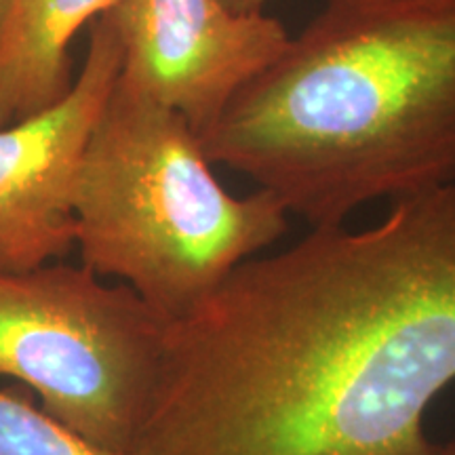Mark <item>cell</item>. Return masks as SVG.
Returning a JSON list of instances; mask_svg holds the SVG:
<instances>
[{"label":"cell","instance_id":"2","mask_svg":"<svg viewBox=\"0 0 455 455\" xmlns=\"http://www.w3.org/2000/svg\"><path fill=\"white\" fill-rule=\"evenodd\" d=\"M198 140L312 228L455 184V0H327Z\"/></svg>","mask_w":455,"mask_h":455},{"label":"cell","instance_id":"10","mask_svg":"<svg viewBox=\"0 0 455 455\" xmlns=\"http://www.w3.org/2000/svg\"><path fill=\"white\" fill-rule=\"evenodd\" d=\"M7 3H9V0H0V32H3V24H4V13H7Z\"/></svg>","mask_w":455,"mask_h":455},{"label":"cell","instance_id":"11","mask_svg":"<svg viewBox=\"0 0 455 455\" xmlns=\"http://www.w3.org/2000/svg\"><path fill=\"white\" fill-rule=\"evenodd\" d=\"M443 455H455V443H447L445 449H443Z\"/></svg>","mask_w":455,"mask_h":455},{"label":"cell","instance_id":"8","mask_svg":"<svg viewBox=\"0 0 455 455\" xmlns=\"http://www.w3.org/2000/svg\"><path fill=\"white\" fill-rule=\"evenodd\" d=\"M0 455H129L68 428L20 392L0 390Z\"/></svg>","mask_w":455,"mask_h":455},{"label":"cell","instance_id":"3","mask_svg":"<svg viewBox=\"0 0 455 455\" xmlns=\"http://www.w3.org/2000/svg\"><path fill=\"white\" fill-rule=\"evenodd\" d=\"M212 167L180 112L116 78L74 188L84 268L123 281L167 323L190 316L287 232L275 196L230 195Z\"/></svg>","mask_w":455,"mask_h":455},{"label":"cell","instance_id":"1","mask_svg":"<svg viewBox=\"0 0 455 455\" xmlns=\"http://www.w3.org/2000/svg\"><path fill=\"white\" fill-rule=\"evenodd\" d=\"M455 382V184L365 230L312 228L169 323L131 455H443Z\"/></svg>","mask_w":455,"mask_h":455},{"label":"cell","instance_id":"9","mask_svg":"<svg viewBox=\"0 0 455 455\" xmlns=\"http://www.w3.org/2000/svg\"><path fill=\"white\" fill-rule=\"evenodd\" d=\"M228 9L235 11L241 15H251V13H264V9L268 4L276 3V0H221Z\"/></svg>","mask_w":455,"mask_h":455},{"label":"cell","instance_id":"4","mask_svg":"<svg viewBox=\"0 0 455 455\" xmlns=\"http://www.w3.org/2000/svg\"><path fill=\"white\" fill-rule=\"evenodd\" d=\"M167 327L133 289L84 266L0 272V378L32 388L44 413L110 451H133Z\"/></svg>","mask_w":455,"mask_h":455},{"label":"cell","instance_id":"5","mask_svg":"<svg viewBox=\"0 0 455 455\" xmlns=\"http://www.w3.org/2000/svg\"><path fill=\"white\" fill-rule=\"evenodd\" d=\"M123 66L110 13L91 24L89 51L57 104L0 127V272H28L74 247L78 169Z\"/></svg>","mask_w":455,"mask_h":455},{"label":"cell","instance_id":"6","mask_svg":"<svg viewBox=\"0 0 455 455\" xmlns=\"http://www.w3.org/2000/svg\"><path fill=\"white\" fill-rule=\"evenodd\" d=\"M110 17L123 47L118 78L180 112L196 135L289 41L275 17L235 13L221 0H121Z\"/></svg>","mask_w":455,"mask_h":455},{"label":"cell","instance_id":"7","mask_svg":"<svg viewBox=\"0 0 455 455\" xmlns=\"http://www.w3.org/2000/svg\"><path fill=\"white\" fill-rule=\"evenodd\" d=\"M121 0H9L0 32V127L57 104L72 89L70 47Z\"/></svg>","mask_w":455,"mask_h":455}]
</instances>
